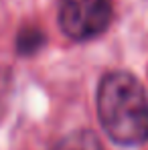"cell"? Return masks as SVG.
I'll return each instance as SVG.
<instances>
[{
    "label": "cell",
    "instance_id": "3957f363",
    "mask_svg": "<svg viewBox=\"0 0 148 150\" xmlns=\"http://www.w3.org/2000/svg\"><path fill=\"white\" fill-rule=\"evenodd\" d=\"M53 150H103L98 136L89 130H77L61 138Z\"/></svg>",
    "mask_w": 148,
    "mask_h": 150
},
{
    "label": "cell",
    "instance_id": "6da1fadb",
    "mask_svg": "<svg viewBox=\"0 0 148 150\" xmlns=\"http://www.w3.org/2000/svg\"><path fill=\"white\" fill-rule=\"evenodd\" d=\"M98 116L101 128L116 144L140 146L148 140V98L134 75L112 71L101 79Z\"/></svg>",
    "mask_w": 148,
    "mask_h": 150
},
{
    "label": "cell",
    "instance_id": "7a4b0ae2",
    "mask_svg": "<svg viewBox=\"0 0 148 150\" xmlns=\"http://www.w3.org/2000/svg\"><path fill=\"white\" fill-rule=\"evenodd\" d=\"M112 14L110 0H61L59 26L73 41H89L110 26Z\"/></svg>",
    "mask_w": 148,
    "mask_h": 150
}]
</instances>
